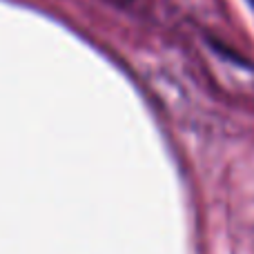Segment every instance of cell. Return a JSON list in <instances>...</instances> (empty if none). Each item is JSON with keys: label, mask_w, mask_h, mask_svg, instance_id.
Returning a JSON list of instances; mask_svg holds the SVG:
<instances>
[{"label": "cell", "mask_w": 254, "mask_h": 254, "mask_svg": "<svg viewBox=\"0 0 254 254\" xmlns=\"http://www.w3.org/2000/svg\"><path fill=\"white\" fill-rule=\"evenodd\" d=\"M250 4H252V7H254V0H250Z\"/></svg>", "instance_id": "6da1fadb"}]
</instances>
